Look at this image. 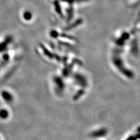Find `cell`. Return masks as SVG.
I'll list each match as a JSON object with an SVG mask.
<instances>
[{"instance_id":"6da1fadb","label":"cell","mask_w":140,"mask_h":140,"mask_svg":"<svg viewBox=\"0 0 140 140\" xmlns=\"http://www.w3.org/2000/svg\"><path fill=\"white\" fill-rule=\"evenodd\" d=\"M1 96L6 102H10L12 99L11 95L9 94L8 92L5 91V90H4L1 92Z\"/></svg>"},{"instance_id":"7a4b0ae2","label":"cell","mask_w":140,"mask_h":140,"mask_svg":"<svg viewBox=\"0 0 140 140\" xmlns=\"http://www.w3.org/2000/svg\"><path fill=\"white\" fill-rule=\"evenodd\" d=\"M8 116V113L6 109H0V119L2 120H5L7 119Z\"/></svg>"}]
</instances>
